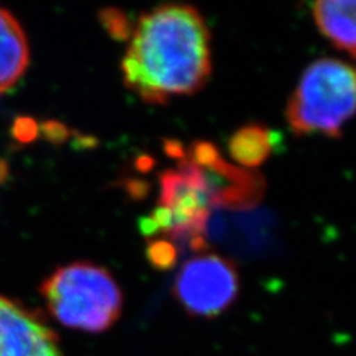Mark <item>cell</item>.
<instances>
[{
  "instance_id": "cell-6",
  "label": "cell",
  "mask_w": 356,
  "mask_h": 356,
  "mask_svg": "<svg viewBox=\"0 0 356 356\" xmlns=\"http://www.w3.org/2000/svg\"><path fill=\"white\" fill-rule=\"evenodd\" d=\"M0 356H63L58 337L35 312L0 296Z\"/></svg>"
},
{
  "instance_id": "cell-7",
  "label": "cell",
  "mask_w": 356,
  "mask_h": 356,
  "mask_svg": "<svg viewBox=\"0 0 356 356\" xmlns=\"http://www.w3.org/2000/svg\"><path fill=\"white\" fill-rule=\"evenodd\" d=\"M310 8L321 35L356 60V0H322Z\"/></svg>"
},
{
  "instance_id": "cell-9",
  "label": "cell",
  "mask_w": 356,
  "mask_h": 356,
  "mask_svg": "<svg viewBox=\"0 0 356 356\" xmlns=\"http://www.w3.org/2000/svg\"><path fill=\"white\" fill-rule=\"evenodd\" d=\"M275 146L273 132L261 124H248L229 138L227 149L242 168H257L267 161Z\"/></svg>"
},
{
  "instance_id": "cell-2",
  "label": "cell",
  "mask_w": 356,
  "mask_h": 356,
  "mask_svg": "<svg viewBox=\"0 0 356 356\" xmlns=\"http://www.w3.org/2000/svg\"><path fill=\"white\" fill-rule=\"evenodd\" d=\"M285 116L297 136L340 137L356 116V67L336 58L309 64L288 99Z\"/></svg>"
},
{
  "instance_id": "cell-1",
  "label": "cell",
  "mask_w": 356,
  "mask_h": 356,
  "mask_svg": "<svg viewBox=\"0 0 356 356\" xmlns=\"http://www.w3.org/2000/svg\"><path fill=\"white\" fill-rule=\"evenodd\" d=\"M125 85L143 102L163 106L193 95L213 72L211 35L191 5H162L138 18L120 64Z\"/></svg>"
},
{
  "instance_id": "cell-10",
  "label": "cell",
  "mask_w": 356,
  "mask_h": 356,
  "mask_svg": "<svg viewBox=\"0 0 356 356\" xmlns=\"http://www.w3.org/2000/svg\"><path fill=\"white\" fill-rule=\"evenodd\" d=\"M147 257L156 269L165 270V269H170V267L175 264L178 251L175 248V245H172L168 239L159 238V239H153L149 243Z\"/></svg>"
},
{
  "instance_id": "cell-4",
  "label": "cell",
  "mask_w": 356,
  "mask_h": 356,
  "mask_svg": "<svg viewBox=\"0 0 356 356\" xmlns=\"http://www.w3.org/2000/svg\"><path fill=\"white\" fill-rule=\"evenodd\" d=\"M214 205H218L217 193L205 166L183 159L177 170L161 175L159 207L143 220V233L187 239L199 250L204 247V229Z\"/></svg>"
},
{
  "instance_id": "cell-5",
  "label": "cell",
  "mask_w": 356,
  "mask_h": 356,
  "mask_svg": "<svg viewBox=\"0 0 356 356\" xmlns=\"http://www.w3.org/2000/svg\"><path fill=\"white\" fill-rule=\"evenodd\" d=\"M236 266L218 254L204 252L187 260L174 281V296L193 318H216L236 302Z\"/></svg>"
},
{
  "instance_id": "cell-8",
  "label": "cell",
  "mask_w": 356,
  "mask_h": 356,
  "mask_svg": "<svg viewBox=\"0 0 356 356\" xmlns=\"http://www.w3.org/2000/svg\"><path fill=\"white\" fill-rule=\"evenodd\" d=\"M30 47L19 21L0 8V94L13 88L27 70Z\"/></svg>"
},
{
  "instance_id": "cell-3",
  "label": "cell",
  "mask_w": 356,
  "mask_h": 356,
  "mask_svg": "<svg viewBox=\"0 0 356 356\" xmlns=\"http://www.w3.org/2000/svg\"><path fill=\"white\" fill-rule=\"evenodd\" d=\"M49 314L63 325L103 332L119 319L124 296L104 267L79 261L58 267L40 286Z\"/></svg>"
}]
</instances>
